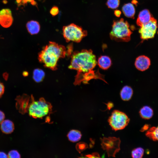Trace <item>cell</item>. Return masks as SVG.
<instances>
[{
    "label": "cell",
    "mask_w": 158,
    "mask_h": 158,
    "mask_svg": "<svg viewBox=\"0 0 158 158\" xmlns=\"http://www.w3.org/2000/svg\"><path fill=\"white\" fill-rule=\"evenodd\" d=\"M97 63L96 56L91 49H83L73 52L68 68L77 72L74 85H79L82 82L87 84L93 79H99L107 83L104 76L99 71L94 70Z\"/></svg>",
    "instance_id": "1"
},
{
    "label": "cell",
    "mask_w": 158,
    "mask_h": 158,
    "mask_svg": "<svg viewBox=\"0 0 158 158\" xmlns=\"http://www.w3.org/2000/svg\"><path fill=\"white\" fill-rule=\"evenodd\" d=\"M67 49L65 46L52 42H49L40 53L38 59L45 67L53 70L57 69L59 59L71 54V50Z\"/></svg>",
    "instance_id": "2"
},
{
    "label": "cell",
    "mask_w": 158,
    "mask_h": 158,
    "mask_svg": "<svg viewBox=\"0 0 158 158\" xmlns=\"http://www.w3.org/2000/svg\"><path fill=\"white\" fill-rule=\"evenodd\" d=\"M130 25L123 18L114 20L110 37L113 40L118 42H128L130 40L132 33L130 29Z\"/></svg>",
    "instance_id": "3"
},
{
    "label": "cell",
    "mask_w": 158,
    "mask_h": 158,
    "mask_svg": "<svg viewBox=\"0 0 158 158\" xmlns=\"http://www.w3.org/2000/svg\"><path fill=\"white\" fill-rule=\"evenodd\" d=\"M63 36L67 42H79L87 35V32L74 23L63 27Z\"/></svg>",
    "instance_id": "4"
},
{
    "label": "cell",
    "mask_w": 158,
    "mask_h": 158,
    "mask_svg": "<svg viewBox=\"0 0 158 158\" xmlns=\"http://www.w3.org/2000/svg\"><path fill=\"white\" fill-rule=\"evenodd\" d=\"M50 109L49 104L42 98L30 104L28 107L29 114L33 118H41L48 114Z\"/></svg>",
    "instance_id": "5"
},
{
    "label": "cell",
    "mask_w": 158,
    "mask_h": 158,
    "mask_svg": "<svg viewBox=\"0 0 158 158\" xmlns=\"http://www.w3.org/2000/svg\"><path fill=\"white\" fill-rule=\"evenodd\" d=\"M130 119L124 113L114 110L108 119V122L112 129L116 131L124 129L128 124Z\"/></svg>",
    "instance_id": "6"
},
{
    "label": "cell",
    "mask_w": 158,
    "mask_h": 158,
    "mask_svg": "<svg viewBox=\"0 0 158 158\" xmlns=\"http://www.w3.org/2000/svg\"><path fill=\"white\" fill-rule=\"evenodd\" d=\"M101 145L102 149L107 152L109 157H115V154L120 150L121 140L115 137H103L101 138Z\"/></svg>",
    "instance_id": "7"
},
{
    "label": "cell",
    "mask_w": 158,
    "mask_h": 158,
    "mask_svg": "<svg viewBox=\"0 0 158 158\" xmlns=\"http://www.w3.org/2000/svg\"><path fill=\"white\" fill-rule=\"evenodd\" d=\"M158 27L157 20L152 17L150 21L143 25L139 29L141 39L144 40L153 38Z\"/></svg>",
    "instance_id": "8"
},
{
    "label": "cell",
    "mask_w": 158,
    "mask_h": 158,
    "mask_svg": "<svg viewBox=\"0 0 158 158\" xmlns=\"http://www.w3.org/2000/svg\"><path fill=\"white\" fill-rule=\"evenodd\" d=\"M11 11L9 9H3L0 11V24L3 27H10L13 22Z\"/></svg>",
    "instance_id": "9"
},
{
    "label": "cell",
    "mask_w": 158,
    "mask_h": 158,
    "mask_svg": "<svg viewBox=\"0 0 158 158\" xmlns=\"http://www.w3.org/2000/svg\"><path fill=\"white\" fill-rule=\"evenodd\" d=\"M151 65L150 59L145 55H141L136 59L135 65L136 68L141 71H144L147 69Z\"/></svg>",
    "instance_id": "10"
},
{
    "label": "cell",
    "mask_w": 158,
    "mask_h": 158,
    "mask_svg": "<svg viewBox=\"0 0 158 158\" xmlns=\"http://www.w3.org/2000/svg\"><path fill=\"white\" fill-rule=\"evenodd\" d=\"M152 17L148 9H144L140 12L136 20V24L140 27L150 21Z\"/></svg>",
    "instance_id": "11"
},
{
    "label": "cell",
    "mask_w": 158,
    "mask_h": 158,
    "mask_svg": "<svg viewBox=\"0 0 158 158\" xmlns=\"http://www.w3.org/2000/svg\"><path fill=\"white\" fill-rule=\"evenodd\" d=\"M97 63L99 67L104 70L109 68L112 64L110 58L105 55L100 56L98 59Z\"/></svg>",
    "instance_id": "12"
},
{
    "label": "cell",
    "mask_w": 158,
    "mask_h": 158,
    "mask_svg": "<svg viewBox=\"0 0 158 158\" xmlns=\"http://www.w3.org/2000/svg\"><path fill=\"white\" fill-rule=\"evenodd\" d=\"M1 129L2 132L8 134L12 133L14 129V124L9 120H4L0 124Z\"/></svg>",
    "instance_id": "13"
},
{
    "label": "cell",
    "mask_w": 158,
    "mask_h": 158,
    "mask_svg": "<svg viewBox=\"0 0 158 158\" xmlns=\"http://www.w3.org/2000/svg\"><path fill=\"white\" fill-rule=\"evenodd\" d=\"M122 11L126 17L133 19L134 18L135 9L132 4L128 3L124 4L122 7Z\"/></svg>",
    "instance_id": "14"
},
{
    "label": "cell",
    "mask_w": 158,
    "mask_h": 158,
    "mask_svg": "<svg viewBox=\"0 0 158 158\" xmlns=\"http://www.w3.org/2000/svg\"><path fill=\"white\" fill-rule=\"evenodd\" d=\"M26 27L28 31L31 35L37 34L40 31V25L36 21L32 20L28 21L26 24Z\"/></svg>",
    "instance_id": "15"
},
{
    "label": "cell",
    "mask_w": 158,
    "mask_h": 158,
    "mask_svg": "<svg viewBox=\"0 0 158 158\" xmlns=\"http://www.w3.org/2000/svg\"><path fill=\"white\" fill-rule=\"evenodd\" d=\"M133 93L132 88L129 86H124L121 91V98L124 101H128L131 98Z\"/></svg>",
    "instance_id": "16"
},
{
    "label": "cell",
    "mask_w": 158,
    "mask_h": 158,
    "mask_svg": "<svg viewBox=\"0 0 158 158\" xmlns=\"http://www.w3.org/2000/svg\"><path fill=\"white\" fill-rule=\"evenodd\" d=\"M139 114L141 117L142 118L148 119L152 117L153 111L150 107L146 106L142 107L140 109Z\"/></svg>",
    "instance_id": "17"
},
{
    "label": "cell",
    "mask_w": 158,
    "mask_h": 158,
    "mask_svg": "<svg viewBox=\"0 0 158 158\" xmlns=\"http://www.w3.org/2000/svg\"><path fill=\"white\" fill-rule=\"evenodd\" d=\"M82 136L81 132L79 130H70L68 133V137L71 141L73 142L79 141Z\"/></svg>",
    "instance_id": "18"
},
{
    "label": "cell",
    "mask_w": 158,
    "mask_h": 158,
    "mask_svg": "<svg viewBox=\"0 0 158 158\" xmlns=\"http://www.w3.org/2000/svg\"><path fill=\"white\" fill-rule=\"evenodd\" d=\"M145 134L150 139L154 141H158V126L151 128Z\"/></svg>",
    "instance_id": "19"
},
{
    "label": "cell",
    "mask_w": 158,
    "mask_h": 158,
    "mask_svg": "<svg viewBox=\"0 0 158 158\" xmlns=\"http://www.w3.org/2000/svg\"><path fill=\"white\" fill-rule=\"evenodd\" d=\"M45 73L43 71L40 69H35L33 72V78L37 82H40L43 79Z\"/></svg>",
    "instance_id": "20"
},
{
    "label": "cell",
    "mask_w": 158,
    "mask_h": 158,
    "mask_svg": "<svg viewBox=\"0 0 158 158\" xmlns=\"http://www.w3.org/2000/svg\"><path fill=\"white\" fill-rule=\"evenodd\" d=\"M144 153V149L141 147H139L133 150L131 152V156L134 158H141L143 156Z\"/></svg>",
    "instance_id": "21"
},
{
    "label": "cell",
    "mask_w": 158,
    "mask_h": 158,
    "mask_svg": "<svg viewBox=\"0 0 158 158\" xmlns=\"http://www.w3.org/2000/svg\"><path fill=\"white\" fill-rule=\"evenodd\" d=\"M120 4V0H107L106 4L109 8L115 9L118 8Z\"/></svg>",
    "instance_id": "22"
},
{
    "label": "cell",
    "mask_w": 158,
    "mask_h": 158,
    "mask_svg": "<svg viewBox=\"0 0 158 158\" xmlns=\"http://www.w3.org/2000/svg\"><path fill=\"white\" fill-rule=\"evenodd\" d=\"M8 157L10 158H20V155L19 152L16 150H12L9 152Z\"/></svg>",
    "instance_id": "23"
},
{
    "label": "cell",
    "mask_w": 158,
    "mask_h": 158,
    "mask_svg": "<svg viewBox=\"0 0 158 158\" xmlns=\"http://www.w3.org/2000/svg\"><path fill=\"white\" fill-rule=\"evenodd\" d=\"M59 13L58 8L56 6H54L51 9L50 13L51 14L54 16L57 15Z\"/></svg>",
    "instance_id": "24"
},
{
    "label": "cell",
    "mask_w": 158,
    "mask_h": 158,
    "mask_svg": "<svg viewBox=\"0 0 158 158\" xmlns=\"http://www.w3.org/2000/svg\"><path fill=\"white\" fill-rule=\"evenodd\" d=\"M4 91V87L3 84L0 82V97L3 94Z\"/></svg>",
    "instance_id": "25"
},
{
    "label": "cell",
    "mask_w": 158,
    "mask_h": 158,
    "mask_svg": "<svg viewBox=\"0 0 158 158\" xmlns=\"http://www.w3.org/2000/svg\"><path fill=\"white\" fill-rule=\"evenodd\" d=\"M5 118V116L4 113L0 110V124L4 120Z\"/></svg>",
    "instance_id": "26"
},
{
    "label": "cell",
    "mask_w": 158,
    "mask_h": 158,
    "mask_svg": "<svg viewBox=\"0 0 158 158\" xmlns=\"http://www.w3.org/2000/svg\"><path fill=\"white\" fill-rule=\"evenodd\" d=\"M107 105V109L109 110H110L114 107V104L111 102H109L107 104H106Z\"/></svg>",
    "instance_id": "27"
},
{
    "label": "cell",
    "mask_w": 158,
    "mask_h": 158,
    "mask_svg": "<svg viewBox=\"0 0 158 158\" xmlns=\"http://www.w3.org/2000/svg\"><path fill=\"white\" fill-rule=\"evenodd\" d=\"M114 14L115 15L118 17H120L121 14V12L119 10H116L114 11Z\"/></svg>",
    "instance_id": "28"
},
{
    "label": "cell",
    "mask_w": 158,
    "mask_h": 158,
    "mask_svg": "<svg viewBox=\"0 0 158 158\" xmlns=\"http://www.w3.org/2000/svg\"><path fill=\"white\" fill-rule=\"evenodd\" d=\"M149 125L147 124L145 125L141 129L140 131L143 132L145 130H147L149 127Z\"/></svg>",
    "instance_id": "29"
},
{
    "label": "cell",
    "mask_w": 158,
    "mask_h": 158,
    "mask_svg": "<svg viewBox=\"0 0 158 158\" xmlns=\"http://www.w3.org/2000/svg\"><path fill=\"white\" fill-rule=\"evenodd\" d=\"M0 158H8V156L3 152H0Z\"/></svg>",
    "instance_id": "30"
},
{
    "label": "cell",
    "mask_w": 158,
    "mask_h": 158,
    "mask_svg": "<svg viewBox=\"0 0 158 158\" xmlns=\"http://www.w3.org/2000/svg\"><path fill=\"white\" fill-rule=\"evenodd\" d=\"M93 158L100 157L99 154L97 152H94L92 154Z\"/></svg>",
    "instance_id": "31"
},
{
    "label": "cell",
    "mask_w": 158,
    "mask_h": 158,
    "mask_svg": "<svg viewBox=\"0 0 158 158\" xmlns=\"http://www.w3.org/2000/svg\"><path fill=\"white\" fill-rule=\"evenodd\" d=\"M132 2L133 3L136 4V2H137V1L135 0H133Z\"/></svg>",
    "instance_id": "32"
}]
</instances>
